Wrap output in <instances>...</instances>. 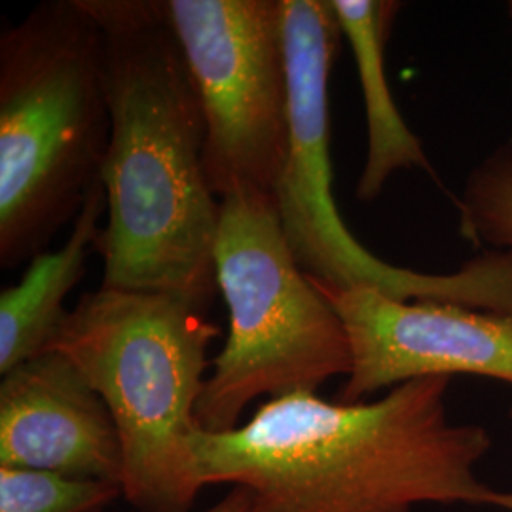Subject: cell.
Segmentation results:
<instances>
[{
  "label": "cell",
  "mask_w": 512,
  "mask_h": 512,
  "mask_svg": "<svg viewBox=\"0 0 512 512\" xmlns=\"http://www.w3.org/2000/svg\"><path fill=\"white\" fill-rule=\"evenodd\" d=\"M450 378H420L363 403L300 391L268 399L247 423L192 439L203 486L249 492V512H414L469 505L512 512V492L476 465L492 448L476 423H454Z\"/></svg>",
  "instance_id": "1"
},
{
  "label": "cell",
  "mask_w": 512,
  "mask_h": 512,
  "mask_svg": "<svg viewBox=\"0 0 512 512\" xmlns=\"http://www.w3.org/2000/svg\"><path fill=\"white\" fill-rule=\"evenodd\" d=\"M103 33L110 137L97 239L103 289L164 293L207 310L219 291L220 200L205 118L164 0H84Z\"/></svg>",
  "instance_id": "2"
},
{
  "label": "cell",
  "mask_w": 512,
  "mask_h": 512,
  "mask_svg": "<svg viewBox=\"0 0 512 512\" xmlns=\"http://www.w3.org/2000/svg\"><path fill=\"white\" fill-rule=\"evenodd\" d=\"M103 33L84 0L40 2L0 37V268L46 251L101 186Z\"/></svg>",
  "instance_id": "3"
},
{
  "label": "cell",
  "mask_w": 512,
  "mask_h": 512,
  "mask_svg": "<svg viewBox=\"0 0 512 512\" xmlns=\"http://www.w3.org/2000/svg\"><path fill=\"white\" fill-rule=\"evenodd\" d=\"M205 311L173 294L101 287L78 300L50 346L107 404L135 511L190 512L205 488L192 439L207 349L220 334Z\"/></svg>",
  "instance_id": "4"
},
{
  "label": "cell",
  "mask_w": 512,
  "mask_h": 512,
  "mask_svg": "<svg viewBox=\"0 0 512 512\" xmlns=\"http://www.w3.org/2000/svg\"><path fill=\"white\" fill-rule=\"evenodd\" d=\"M215 272L230 330L196 408L203 431L236 429L258 397L317 393L332 378H348L346 327L300 270L275 196L238 190L220 200Z\"/></svg>",
  "instance_id": "5"
},
{
  "label": "cell",
  "mask_w": 512,
  "mask_h": 512,
  "mask_svg": "<svg viewBox=\"0 0 512 512\" xmlns=\"http://www.w3.org/2000/svg\"><path fill=\"white\" fill-rule=\"evenodd\" d=\"M289 71V147L275 190L300 270L336 287H370L399 300L512 311V253L482 251L450 274L389 264L353 236L332 194L329 84L340 46L330 0H281Z\"/></svg>",
  "instance_id": "6"
},
{
  "label": "cell",
  "mask_w": 512,
  "mask_h": 512,
  "mask_svg": "<svg viewBox=\"0 0 512 512\" xmlns=\"http://www.w3.org/2000/svg\"><path fill=\"white\" fill-rule=\"evenodd\" d=\"M205 118L215 196H275L289 147V71L281 0H164Z\"/></svg>",
  "instance_id": "7"
},
{
  "label": "cell",
  "mask_w": 512,
  "mask_h": 512,
  "mask_svg": "<svg viewBox=\"0 0 512 512\" xmlns=\"http://www.w3.org/2000/svg\"><path fill=\"white\" fill-rule=\"evenodd\" d=\"M311 283L348 332L351 372L338 403H363L382 389L420 378L476 376L512 385V311Z\"/></svg>",
  "instance_id": "8"
},
{
  "label": "cell",
  "mask_w": 512,
  "mask_h": 512,
  "mask_svg": "<svg viewBox=\"0 0 512 512\" xmlns=\"http://www.w3.org/2000/svg\"><path fill=\"white\" fill-rule=\"evenodd\" d=\"M0 467L124 486V450L105 401L69 357L48 349L0 384Z\"/></svg>",
  "instance_id": "9"
},
{
  "label": "cell",
  "mask_w": 512,
  "mask_h": 512,
  "mask_svg": "<svg viewBox=\"0 0 512 512\" xmlns=\"http://www.w3.org/2000/svg\"><path fill=\"white\" fill-rule=\"evenodd\" d=\"M342 38L351 48L366 112V160L355 196L372 202L403 169L433 173L420 137L406 124L391 93L385 50L403 4L393 0H330Z\"/></svg>",
  "instance_id": "10"
},
{
  "label": "cell",
  "mask_w": 512,
  "mask_h": 512,
  "mask_svg": "<svg viewBox=\"0 0 512 512\" xmlns=\"http://www.w3.org/2000/svg\"><path fill=\"white\" fill-rule=\"evenodd\" d=\"M107 211L103 186H97L71 224L69 238L55 251L29 262L18 285L0 293V374L48 351L69 311L63 302L86 274L97 253L101 217Z\"/></svg>",
  "instance_id": "11"
},
{
  "label": "cell",
  "mask_w": 512,
  "mask_h": 512,
  "mask_svg": "<svg viewBox=\"0 0 512 512\" xmlns=\"http://www.w3.org/2000/svg\"><path fill=\"white\" fill-rule=\"evenodd\" d=\"M456 205L463 238L484 251L512 253V139L469 171Z\"/></svg>",
  "instance_id": "12"
},
{
  "label": "cell",
  "mask_w": 512,
  "mask_h": 512,
  "mask_svg": "<svg viewBox=\"0 0 512 512\" xmlns=\"http://www.w3.org/2000/svg\"><path fill=\"white\" fill-rule=\"evenodd\" d=\"M122 495L118 482L0 467V512H101Z\"/></svg>",
  "instance_id": "13"
},
{
  "label": "cell",
  "mask_w": 512,
  "mask_h": 512,
  "mask_svg": "<svg viewBox=\"0 0 512 512\" xmlns=\"http://www.w3.org/2000/svg\"><path fill=\"white\" fill-rule=\"evenodd\" d=\"M203 512H249V492L245 488L234 486L219 503Z\"/></svg>",
  "instance_id": "14"
},
{
  "label": "cell",
  "mask_w": 512,
  "mask_h": 512,
  "mask_svg": "<svg viewBox=\"0 0 512 512\" xmlns=\"http://www.w3.org/2000/svg\"><path fill=\"white\" fill-rule=\"evenodd\" d=\"M509 16H511L512 19V0L509 2Z\"/></svg>",
  "instance_id": "15"
},
{
  "label": "cell",
  "mask_w": 512,
  "mask_h": 512,
  "mask_svg": "<svg viewBox=\"0 0 512 512\" xmlns=\"http://www.w3.org/2000/svg\"><path fill=\"white\" fill-rule=\"evenodd\" d=\"M511 420H512V408H511Z\"/></svg>",
  "instance_id": "16"
}]
</instances>
